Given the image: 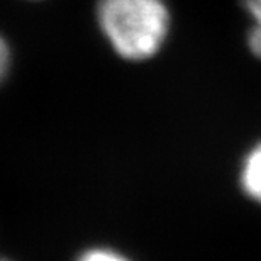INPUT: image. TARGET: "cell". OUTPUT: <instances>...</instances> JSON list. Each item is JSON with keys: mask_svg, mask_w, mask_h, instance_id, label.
I'll list each match as a JSON object with an SVG mask.
<instances>
[{"mask_svg": "<svg viewBox=\"0 0 261 261\" xmlns=\"http://www.w3.org/2000/svg\"><path fill=\"white\" fill-rule=\"evenodd\" d=\"M97 19L117 55L134 61L158 53L170 29L165 0H98Z\"/></svg>", "mask_w": 261, "mask_h": 261, "instance_id": "cell-1", "label": "cell"}, {"mask_svg": "<svg viewBox=\"0 0 261 261\" xmlns=\"http://www.w3.org/2000/svg\"><path fill=\"white\" fill-rule=\"evenodd\" d=\"M241 184L244 192L253 200L261 203V144L251 149V153L246 156L241 171Z\"/></svg>", "mask_w": 261, "mask_h": 261, "instance_id": "cell-2", "label": "cell"}, {"mask_svg": "<svg viewBox=\"0 0 261 261\" xmlns=\"http://www.w3.org/2000/svg\"><path fill=\"white\" fill-rule=\"evenodd\" d=\"M78 261H129V259L114 251H109V249H92V251H87Z\"/></svg>", "mask_w": 261, "mask_h": 261, "instance_id": "cell-3", "label": "cell"}, {"mask_svg": "<svg viewBox=\"0 0 261 261\" xmlns=\"http://www.w3.org/2000/svg\"><path fill=\"white\" fill-rule=\"evenodd\" d=\"M248 44H249V49H251V53L256 56V58L261 60V25L259 24H254L253 29L249 31Z\"/></svg>", "mask_w": 261, "mask_h": 261, "instance_id": "cell-4", "label": "cell"}, {"mask_svg": "<svg viewBox=\"0 0 261 261\" xmlns=\"http://www.w3.org/2000/svg\"><path fill=\"white\" fill-rule=\"evenodd\" d=\"M243 2H244L246 10L254 19V24L261 25V0H243Z\"/></svg>", "mask_w": 261, "mask_h": 261, "instance_id": "cell-5", "label": "cell"}, {"mask_svg": "<svg viewBox=\"0 0 261 261\" xmlns=\"http://www.w3.org/2000/svg\"><path fill=\"white\" fill-rule=\"evenodd\" d=\"M7 68H9V49H7L5 41L0 38V80L4 78Z\"/></svg>", "mask_w": 261, "mask_h": 261, "instance_id": "cell-6", "label": "cell"}, {"mask_svg": "<svg viewBox=\"0 0 261 261\" xmlns=\"http://www.w3.org/2000/svg\"><path fill=\"white\" fill-rule=\"evenodd\" d=\"M0 261H7V259H5V258H0Z\"/></svg>", "mask_w": 261, "mask_h": 261, "instance_id": "cell-7", "label": "cell"}]
</instances>
